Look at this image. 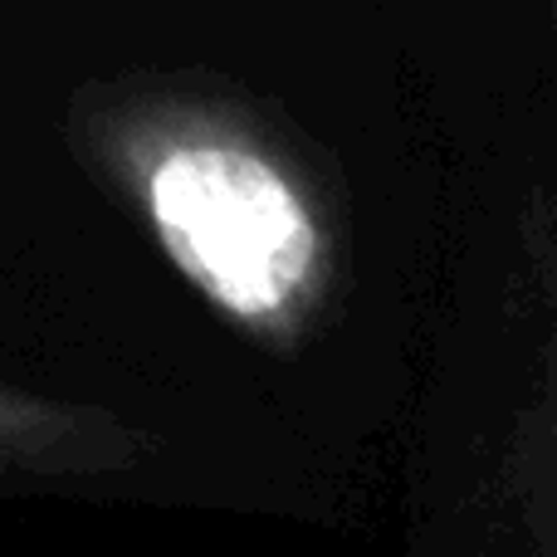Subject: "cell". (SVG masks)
Segmentation results:
<instances>
[{
	"mask_svg": "<svg viewBox=\"0 0 557 557\" xmlns=\"http://www.w3.org/2000/svg\"><path fill=\"white\" fill-rule=\"evenodd\" d=\"M166 255L225 313L274 323L318 274V225L284 172L245 147H176L147 176Z\"/></svg>",
	"mask_w": 557,
	"mask_h": 557,
	"instance_id": "6da1fadb",
	"label": "cell"
}]
</instances>
